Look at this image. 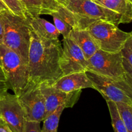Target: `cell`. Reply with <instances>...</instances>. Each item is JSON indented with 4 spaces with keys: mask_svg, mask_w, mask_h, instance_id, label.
Returning a JSON list of instances; mask_svg holds the SVG:
<instances>
[{
    "mask_svg": "<svg viewBox=\"0 0 132 132\" xmlns=\"http://www.w3.org/2000/svg\"><path fill=\"white\" fill-rule=\"evenodd\" d=\"M9 9L3 0H0V10H9Z\"/></svg>",
    "mask_w": 132,
    "mask_h": 132,
    "instance_id": "cell-29",
    "label": "cell"
},
{
    "mask_svg": "<svg viewBox=\"0 0 132 132\" xmlns=\"http://www.w3.org/2000/svg\"><path fill=\"white\" fill-rule=\"evenodd\" d=\"M86 70L112 77L125 76L123 57L120 52H109L98 50L88 59Z\"/></svg>",
    "mask_w": 132,
    "mask_h": 132,
    "instance_id": "cell-8",
    "label": "cell"
},
{
    "mask_svg": "<svg viewBox=\"0 0 132 132\" xmlns=\"http://www.w3.org/2000/svg\"><path fill=\"white\" fill-rule=\"evenodd\" d=\"M56 1H57V2L59 3L63 4V3H64V2H66V1H68V0H56Z\"/></svg>",
    "mask_w": 132,
    "mask_h": 132,
    "instance_id": "cell-30",
    "label": "cell"
},
{
    "mask_svg": "<svg viewBox=\"0 0 132 132\" xmlns=\"http://www.w3.org/2000/svg\"><path fill=\"white\" fill-rule=\"evenodd\" d=\"M25 12V17L40 16L43 10L42 0H19Z\"/></svg>",
    "mask_w": 132,
    "mask_h": 132,
    "instance_id": "cell-19",
    "label": "cell"
},
{
    "mask_svg": "<svg viewBox=\"0 0 132 132\" xmlns=\"http://www.w3.org/2000/svg\"><path fill=\"white\" fill-rule=\"evenodd\" d=\"M116 103L128 132H132V105L123 103Z\"/></svg>",
    "mask_w": 132,
    "mask_h": 132,
    "instance_id": "cell-20",
    "label": "cell"
},
{
    "mask_svg": "<svg viewBox=\"0 0 132 132\" xmlns=\"http://www.w3.org/2000/svg\"><path fill=\"white\" fill-rule=\"evenodd\" d=\"M123 59L127 61L128 63L132 67V38L130 37L126 41L123 48L121 51Z\"/></svg>",
    "mask_w": 132,
    "mask_h": 132,
    "instance_id": "cell-22",
    "label": "cell"
},
{
    "mask_svg": "<svg viewBox=\"0 0 132 132\" xmlns=\"http://www.w3.org/2000/svg\"><path fill=\"white\" fill-rule=\"evenodd\" d=\"M55 88L66 92H72L94 86L85 72H77L62 76L52 85Z\"/></svg>",
    "mask_w": 132,
    "mask_h": 132,
    "instance_id": "cell-12",
    "label": "cell"
},
{
    "mask_svg": "<svg viewBox=\"0 0 132 132\" xmlns=\"http://www.w3.org/2000/svg\"><path fill=\"white\" fill-rule=\"evenodd\" d=\"M9 88L6 81H0V99L7 93Z\"/></svg>",
    "mask_w": 132,
    "mask_h": 132,
    "instance_id": "cell-24",
    "label": "cell"
},
{
    "mask_svg": "<svg viewBox=\"0 0 132 132\" xmlns=\"http://www.w3.org/2000/svg\"><path fill=\"white\" fill-rule=\"evenodd\" d=\"M68 37L74 41L81 48L87 60L99 50L88 30L73 29Z\"/></svg>",
    "mask_w": 132,
    "mask_h": 132,
    "instance_id": "cell-15",
    "label": "cell"
},
{
    "mask_svg": "<svg viewBox=\"0 0 132 132\" xmlns=\"http://www.w3.org/2000/svg\"><path fill=\"white\" fill-rule=\"evenodd\" d=\"M49 15L52 17L54 25L63 38L68 37L72 30L77 29L76 21L73 14L62 4L59 3L55 10Z\"/></svg>",
    "mask_w": 132,
    "mask_h": 132,
    "instance_id": "cell-13",
    "label": "cell"
},
{
    "mask_svg": "<svg viewBox=\"0 0 132 132\" xmlns=\"http://www.w3.org/2000/svg\"><path fill=\"white\" fill-rule=\"evenodd\" d=\"M0 117L13 132H23L26 120L18 95L7 92L0 99Z\"/></svg>",
    "mask_w": 132,
    "mask_h": 132,
    "instance_id": "cell-10",
    "label": "cell"
},
{
    "mask_svg": "<svg viewBox=\"0 0 132 132\" xmlns=\"http://www.w3.org/2000/svg\"><path fill=\"white\" fill-rule=\"evenodd\" d=\"M0 59L9 88L19 95L29 82L28 64L3 43L0 44Z\"/></svg>",
    "mask_w": 132,
    "mask_h": 132,
    "instance_id": "cell-5",
    "label": "cell"
},
{
    "mask_svg": "<svg viewBox=\"0 0 132 132\" xmlns=\"http://www.w3.org/2000/svg\"><path fill=\"white\" fill-rule=\"evenodd\" d=\"M62 43L59 39L41 38L31 29L28 52L29 81L37 84L52 85L63 75L60 64Z\"/></svg>",
    "mask_w": 132,
    "mask_h": 132,
    "instance_id": "cell-1",
    "label": "cell"
},
{
    "mask_svg": "<svg viewBox=\"0 0 132 132\" xmlns=\"http://www.w3.org/2000/svg\"><path fill=\"white\" fill-rule=\"evenodd\" d=\"M123 66L125 68V72L132 80V67L127 62V61L123 59Z\"/></svg>",
    "mask_w": 132,
    "mask_h": 132,
    "instance_id": "cell-25",
    "label": "cell"
},
{
    "mask_svg": "<svg viewBox=\"0 0 132 132\" xmlns=\"http://www.w3.org/2000/svg\"><path fill=\"white\" fill-rule=\"evenodd\" d=\"M40 88L45 101V118L61 106H64L66 108L73 107L78 101L82 90L66 92L46 83L40 84Z\"/></svg>",
    "mask_w": 132,
    "mask_h": 132,
    "instance_id": "cell-11",
    "label": "cell"
},
{
    "mask_svg": "<svg viewBox=\"0 0 132 132\" xmlns=\"http://www.w3.org/2000/svg\"><path fill=\"white\" fill-rule=\"evenodd\" d=\"M87 30L99 48L109 52H120L131 36V32H124L118 26L103 20L93 23Z\"/></svg>",
    "mask_w": 132,
    "mask_h": 132,
    "instance_id": "cell-6",
    "label": "cell"
},
{
    "mask_svg": "<svg viewBox=\"0 0 132 132\" xmlns=\"http://www.w3.org/2000/svg\"><path fill=\"white\" fill-rule=\"evenodd\" d=\"M106 101L110 114L112 125L114 132H128L123 120L121 118L116 103L110 100H107Z\"/></svg>",
    "mask_w": 132,
    "mask_h": 132,
    "instance_id": "cell-18",
    "label": "cell"
},
{
    "mask_svg": "<svg viewBox=\"0 0 132 132\" xmlns=\"http://www.w3.org/2000/svg\"><path fill=\"white\" fill-rule=\"evenodd\" d=\"M3 25V43L18 53L28 64L31 41V28L26 18L15 15L10 10L0 11Z\"/></svg>",
    "mask_w": 132,
    "mask_h": 132,
    "instance_id": "cell-2",
    "label": "cell"
},
{
    "mask_svg": "<svg viewBox=\"0 0 132 132\" xmlns=\"http://www.w3.org/2000/svg\"><path fill=\"white\" fill-rule=\"evenodd\" d=\"M18 96L26 121L41 122L45 119L46 108L40 84L30 81Z\"/></svg>",
    "mask_w": 132,
    "mask_h": 132,
    "instance_id": "cell-7",
    "label": "cell"
},
{
    "mask_svg": "<svg viewBox=\"0 0 132 132\" xmlns=\"http://www.w3.org/2000/svg\"><path fill=\"white\" fill-rule=\"evenodd\" d=\"M128 1H130V2H131V3H132V0H128Z\"/></svg>",
    "mask_w": 132,
    "mask_h": 132,
    "instance_id": "cell-31",
    "label": "cell"
},
{
    "mask_svg": "<svg viewBox=\"0 0 132 132\" xmlns=\"http://www.w3.org/2000/svg\"><path fill=\"white\" fill-rule=\"evenodd\" d=\"M101 6L118 14L122 23H129L132 21V3L128 0H93Z\"/></svg>",
    "mask_w": 132,
    "mask_h": 132,
    "instance_id": "cell-16",
    "label": "cell"
},
{
    "mask_svg": "<svg viewBox=\"0 0 132 132\" xmlns=\"http://www.w3.org/2000/svg\"><path fill=\"white\" fill-rule=\"evenodd\" d=\"M3 25L2 19L0 14V44L3 43Z\"/></svg>",
    "mask_w": 132,
    "mask_h": 132,
    "instance_id": "cell-28",
    "label": "cell"
},
{
    "mask_svg": "<svg viewBox=\"0 0 132 132\" xmlns=\"http://www.w3.org/2000/svg\"><path fill=\"white\" fill-rule=\"evenodd\" d=\"M62 5L73 14L77 29L87 30L94 22L103 20L118 26L121 17L115 12L98 5L93 0H68Z\"/></svg>",
    "mask_w": 132,
    "mask_h": 132,
    "instance_id": "cell-3",
    "label": "cell"
},
{
    "mask_svg": "<svg viewBox=\"0 0 132 132\" xmlns=\"http://www.w3.org/2000/svg\"><path fill=\"white\" fill-rule=\"evenodd\" d=\"M0 81H6V76H5V73H4L2 64H1V59H0Z\"/></svg>",
    "mask_w": 132,
    "mask_h": 132,
    "instance_id": "cell-27",
    "label": "cell"
},
{
    "mask_svg": "<svg viewBox=\"0 0 132 132\" xmlns=\"http://www.w3.org/2000/svg\"><path fill=\"white\" fill-rule=\"evenodd\" d=\"M131 38H132V32H131Z\"/></svg>",
    "mask_w": 132,
    "mask_h": 132,
    "instance_id": "cell-32",
    "label": "cell"
},
{
    "mask_svg": "<svg viewBox=\"0 0 132 132\" xmlns=\"http://www.w3.org/2000/svg\"><path fill=\"white\" fill-rule=\"evenodd\" d=\"M3 1L6 4L12 12L21 18H26L23 6L19 0H3Z\"/></svg>",
    "mask_w": 132,
    "mask_h": 132,
    "instance_id": "cell-21",
    "label": "cell"
},
{
    "mask_svg": "<svg viewBox=\"0 0 132 132\" xmlns=\"http://www.w3.org/2000/svg\"><path fill=\"white\" fill-rule=\"evenodd\" d=\"M41 122L25 121L23 132H41Z\"/></svg>",
    "mask_w": 132,
    "mask_h": 132,
    "instance_id": "cell-23",
    "label": "cell"
},
{
    "mask_svg": "<svg viewBox=\"0 0 132 132\" xmlns=\"http://www.w3.org/2000/svg\"><path fill=\"white\" fill-rule=\"evenodd\" d=\"M65 106H61L43 120L41 132H57L59 119Z\"/></svg>",
    "mask_w": 132,
    "mask_h": 132,
    "instance_id": "cell-17",
    "label": "cell"
},
{
    "mask_svg": "<svg viewBox=\"0 0 132 132\" xmlns=\"http://www.w3.org/2000/svg\"><path fill=\"white\" fill-rule=\"evenodd\" d=\"M86 73L92 82L94 89L97 90L106 101L132 105V80L128 75L112 77L89 70H86Z\"/></svg>",
    "mask_w": 132,
    "mask_h": 132,
    "instance_id": "cell-4",
    "label": "cell"
},
{
    "mask_svg": "<svg viewBox=\"0 0 132 132\" xmlns=\"http://www.w3.org/2000/svg\"><path fill=\"white\" fill-rule=\"evenodd\" d=\"M59 64L63 76L87 70V59L81 48L70 37L63 38L62 41Z\"/></svg>",
    "mask_w": 132,
    "mask_h": 132,
    "instance_id": "cell-9",
    "label": "cell"
},
{
    "mask_svg": "<svg viewBox=\"0 0 132 132\" xmlns=\"http://www.w3.org/2000/svg\"><path fill=\"white\" fill-rule=\"evenodd\" d=\"M0 132H13L1 117H0Z\"/></svg>",
    "mask_w": 132,
    "mask_h": 132,
    "instance_id": "cell-26",
    "label": "cell"
},
{
    "mask_svg": "<svg viewBox=\"0 0 132 132\" xmlns=\"http://www.w3.org/2000/svg\"><path fill=\"white\" fill-rule=\"evenodd\" d=\"M31 29L37 36L45 39H59L60 33L54 24L40 16H28L26 18Z\"/></svg>",
    "mask_w": 132,
    "mask_h": 132,
    "instance_id": "cell-14",
    "label": "cell"
}]
</instances>
